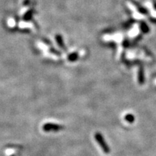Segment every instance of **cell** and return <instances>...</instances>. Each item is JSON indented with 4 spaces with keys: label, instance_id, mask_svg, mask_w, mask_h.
<instances>
[{
    "label": "cell",
    "instance_id": "obj_1",
    "mask_svg": "<svg viewBox=\"0 0 156 156\" xmlns=\"http://www.w3.org/2000/svg\"><path fill=\"white\" fill-rule=\"evenodd\" d=\"M95 139L98 142V144L100 145V147H101V149H102L103 153L106 154H108L110 153V147H109L108 145H107L106 140H104L103 135L100 133V132H96V133H95Z\"/></svg>",
    "mask_w": 156,
    "mask_h": 156
},
{
    "label": "cell",
    "instance_id": "obj_2",
    "mask_svg": "<svg viewBox=\"0 0 156 156\" xmlns=\"http://www.w3.org/2000/svg\"><path fill=\"white\" fill-rule=\"evenodd\" d=\"M64 128L63 126L53 123H46L43 126V130L44 132H58L63 129Z\"/></svg>",
    "mask_w": 156,
    "mask_h": 156
},
{
    "label": "cell",
    "instance_id": "obj_3",
    "mask_svg": "<svg viewBox=\"0 0 156 156\" xmlns=\"http://www.w3.org/2000/svg\"><path fill=\"white\" fill-rule=\"evenodd\" d=\"M138 83L140 85H142L145 83V75H144V70L142 67L140 68L138 72Z\"/></svg>",
    "mask_w": 156,
    "mask_h": 156
},
{
    "label": "cell",
    "instance_id": "obj_4",
    "mask_svg": "<svg viewBox=\"0 0 156 156\" xmlns=\"http://www.w3.org/2000/svg\"><path fill=\"white\" fill-rule=\"evenodd\" d=\"M124 119H125L126 122H127L128 123L132 124V123H134V120H135V118H134V116L133 114H127L125 115V116H124Z\"/></svg>",
    "mask_w": 156,
    "mask_h": 156
},
{
    "label": "cell",
    "instance_id": "obj_5",
    "mask_svg": "<svg viewBox=\"0 0 156 156\" xmlns=\"http://www.w3.org/2000/svg\"><path fill=\"white\" fill-rule=\"evenodd\" d=\"M56 41H57V44L59 45L60 47L64 48V44H63V41H62V36H59V35H57V36H56Z\"/></svg>",
    "mask_w": 156,
    "mask_h": 156
},
{
    "label": "cell",
    "instance_id": "obj_6",
    "mask_svg": "<svg viewBox=\"0 0 156 156\" xmlns=\"http://www.w3.org/2000/svg\"><path fill=\"white\" fill-rule=\"evenodd\" d=\"M141 28H142V30L143 31L144 33H147L148 31H149V28H148L147 25L145 24V23H142L141 25Z\"/></svg>",
    "mask_w": 156,
    "mask_h": 156
},
{
    "label": "cell",
    "instance_id": "obj_7",
    "mask_svg": "<svg viewBox=\"0 0 156 156\" xmlns=\"http://www.w3.org/2000/svg\"><path fill=\"white\" fill-rule=\"evenodd\" d=\"M77 54H73L69 56V59L70 61H74V60H75L76 58H77Z\"/></svg>",
    "mask_w": 156,
    "mask_h": 156
},
{
    "label": "cell",
    "instance_id": "obj_8",
    "mask_svg": "<svg viewBox=\"0 0 156 156\" xmlns=\"http://www.w3.org/2000/svg\"><path fill=\"white\" fill-rule=\"evenodd\" d=\"M10 156H15V155H10Z\"/></svg>",
    "mask_w": 156,
    "mask_h": 156
}]
</instances>
